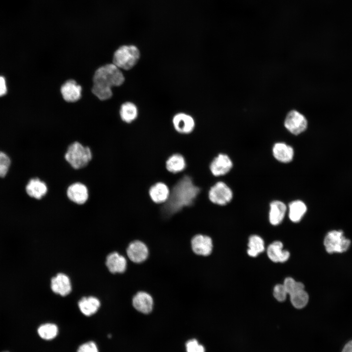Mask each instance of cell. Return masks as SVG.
<instances>
[{
	"mask_svg": "<svg viewBox=\"0 0 352 352\" xmlns=\"http://www.w3.org/2000/svg\"><path fill=\"white\" fill-rule=\"evenodd\" d=\"M200 191L192 177L184 175L173 186L169 198L162 208L163 215L171 216L184 207L191 206Z\"/></svg>",
	"mask_w": 352,
	"mask_h": 352,
	"instance_id": "cell-1",
	"label": "cell"
},
{
	"mask_svg": "<svg viewBox=\"0 0 352 352\" xmlns=\"http://www.w3.org/2000/svg\"><path fill=\"white\" fill-rule=\"evenodd\" d=\"M125 77L121 69L113 64H105L94 71L91 90L101 94H108L113 91V87L121 86Z\"/></svg>",
	"mask_w": 352,
	"mask_h": 352,
	"instance_id": "cell-2",
	"label": "cell"
},
{
	"mask_svg": "<svg viewBox=\"0 0 352 352\" xmlns=\"http://www.w3.org/2000/svg\"><path fill=\"white\" fill-rule=\"evenodd\" d=\"M140 57V51L137 46L133 44H124L114 52L112 63L120 69L129 70L137 64Z\"/></svg>",
	"mask_w": 352,
	"mask_h": 352,
	"instance_id": "cell-3",
	"label": "cell"
},
{
	"mask_svg": "<svg viewBox=\"0 0 352 352\" xmlns=\"http://www.w3.org/2000/svg\"><path fill=\"white\" fill-rule=\"evenodd\" d=\"M66 162L74 169H80L86 167L92 158L90 149L84 146L79 142L70 144L65 154Z\"/></svg>",
	"mask_w": 352,
	"mask_h": 352,
	"instance_id": "cell-4",
	"label": "cell"
},
{
	"mask_svg": "<svg viewBox=\"0 0 352 352\" xmlns=\"http://www.w3.org/2000/svg\"><path fill=\"white\" fill-rule=\"evenodd\" d=\"M324 244L326 251L329 253H342L348 249L351 241L343 236L342 231L333 230L327 234Z\"/></svg>",
	"mask_w": 352,
	"mask_h": 352,
	"instance_id": "cell-5",
	"label": "cell"
},
{
	"mask_svg": "<svg viewBox=\"0 0 352 352\" xmlns=\"http://www.w3.org/2000/svg\"><path fill=\"white\" fill-rule=\"evenodd\" d=\"M208 197L212 203L224 206L232 200L233 192L225 183L223 181H218L210 188Z\"/></svg>",
	"mask_w": 352,
	"mask_h": 352,
	"instance_id": "cell-6",
	"label": "cell"
},
{
	"mask_svg": "<svg viewBox=\"0 0 352 352\" xmlns=\"http://www.w3.org/2000/svg\"><path fill=\"white\" fill-rule=\"evenodd\" d=\"M60 90L63 99L67 103L77 102L82 97V87L74 79H70L65 82Z\"/></svg>",
	"mask_w": 352,
	"mask_h": 352,
	"instance_id": "cell-7",
	"label": "cell"
},
{
	"mask_svg": "<svg viewBox=\"0 0 352 352\" xmlns=\"http://www.w3.org/2000/svg\"><path fill=\"white\" fill-rule=\"evenodd\" d=\"M307 125L305 117L296 110L290 111L285 121V127L295 135H298L304 132L306 129Z\"/></svg>",
	"mask_w": 352,
	"mask_h": 352,
	"instance_id": "cell-8",
	"label": "cell"
},
{
	"mask_svg": "<svg viewBox=\"0 0 352 352\" xmlns=\"http://www.w3.org/2000/svg\"><path fill=\"white\" fill-rule=\"evenodd\" d=\"M233 163L226 154H220L215 157L209 165V170L215 176H224L232 169Z\"/></svg>",
	"mask_w": 352,
	"mask_h": 352,
	"instance_id": "cell-9",
	"label": "cell"
},
{
	"mask_svg": "<svg viewBox=\"0 0 352 352\" xmlns=\"http://www.w3.org/2000/svg\"><path fill=\"white\" fill-rule=\"evenodd\" d=\"M173 127L178 133L188 134L193 132L195 128V121L192 116L183 112L176 114L172 120Z\"/></svg>",
	"mask_w": 352,
	"mask_h": 352,
	"instance_id": "cell-10",
	"label": "cell"
},
{
	"mask_svg": "<svg viewBox=\"0 0 352 352\" xmlns=\"http://www.w3.org/2000/svg\"><path fill=\"white\" fill-rule=\"evenodd\" d=\"M66 196L72 202L82 205L85 204L88 198V190L86 185L83 183L75 182L67 187Z\"/></svg>",
	"mask_w": 352,
	"mask_h": 352,
	"instance_id": "cell-11",
	"label": "cell"
},
{
	"mask_svg": "<svg viewBox=\"0 0 352 352\" xmlns=\"http://www.w3.org/2000/svg\"><path fill=\"white\" fill-rule=\"evenodd\" d=\"M191 246L195 254L203 256L209 255L213 249L211 238L208 236L201 234L197 235L192 238Z\"/></svg>",
	"mask_w": 352,
	"mask_h": 352,
	"instance_id": "cell-12",
	"label": "cell"
},
{
	"mask_svg": "<svg viewBox=\"0 0 352 352\" xmlns=\"http://www.w3.org/2000/svg\"><path fill=\"white\" fill-rule=\"evenodd\" d=\"M129 258L133 262L140 263L148 258L149 250L146 245L139 241L132 242L127 249Z\"/></svg>",
	"mask_w": 352,
	"mask_h": 352,
	"instance_id": "cell-13",
	"label": "cell"
},
{
	"mask_svg": "<svg viewBox=\"0 0 352 352\" xmlns=\"http://www.w3.org/2000/svg\"><path fill=\"white\" fill-rule=\"evenodd\" d=\"M148 192L149 197L153 202L165 204L169 198L171 191L166 183L159 181L152 185Z\"/></svg>",
	"mask_w": 352,
	"mask_h": 352,
	"instance_id": "cell-14",
	"label": "cell"
},
{
	"mask_svg": "<svg viewBox=\"0 0 352 352\" xmlns=\"http://www.w3.org/2000/svg\"><path fill=\"white\" fill-rule=\"evenodd\" d=\"M153 299L151 295L144 291L137 292L132 299L133 307L138 311L148 314L153 307Z\"/></svg>",
	"mask_w": 352,
	"mask_h": 352,
	"instance_id": "cell-15",
	"label": "cell"
},
{
	"mask_svg": "<svg viewBox=\"0 0 352 352\" xmlns=\"http://www.w3.org/2000/svg\"><path fill=\"white\" fill-rule=\"evenodd\" d=\"M51 287L52 291L61 296H66L71 290L69 278L63 273H59L51 279Z\"/></svg>",
	"mask_w": 352,
	"mask_h": 352,
	"instance_id": "cell-16",
	"label": "cell"
},
{
	"mask_svg": "<svg viewBox=\"0 0 352 352\" xmlns=\"http://www.w3.org/2000/svg\"><path fill=\"white\" fill-rule=\"evenodd\" d=\"M283 248V243L279 241H275L270 244L267 249V254L269 259L275 263L286 262L288 259L290 254L288 251L284 250Z\"/></svg>",
	"mask_w": 352,
	"mask_h": 352,
	"instance_id": "cell-17",
	"label": "cell"
},
{
	"mask_svg": "<svg viewBox=\"0 0 352 352\" xmlns=\"http://www.w3.org/2000/svg\"><path fill=\"white\" fill-rule=\"evenodd\" d=\"M25 190L29 196L40 199L46 194L48 189L45 182L38 178H34L29 181Z\"/></svg>",
	"mask_w": 352,
	"mask_h": 352,
	"instance_id": "cell-18",
	"label": "cell"
},
{
	"mask_svg": "<svg viewBox=\"0 0 352 352\" xmlns=\"http://www.w3.org/2000/svg\"><path fill=\"white\" fill-rule=\"evenodd\" d=\"M106 264L111 273H123L126 269L127 261L117 252H112L107 256Z\"/></svg>",
	"mask_w": 352,
	"mask_h": 352,
	"instance_id": "cell-19",
	"label": "cell"
},
{
	"mask_svg": "<svg viewBox=\"0 0 352 352\" xmlns=\"http://www.w3.org/2000/svg\"><path fill=\"white\" fill-rule=\"evenodd\" d=\"M272 153L274 157L283 163L290 162L294 156V150L292 147L284 143L279 142L274 144Z\"/></svg>",
	"mask_w": 352,
	"mask_h": 352,
	"instance_id": "cell-20",
	"label": "cell"
},
{
	"mask_svg": "<svg viewBox=\"0 0 352 352\" xmlns=\"http://www.w3.org/2000/svg\"><path fill=\"white\" fill-rule=\"evenodd\" d=\"M286 211L285 203L280 200H274L270 203L269 220L273 225L280 224L283 220Z\"/></svg>",
	"mask_w": 352,
	"mask_h": 352,
	"instance_id": "cell-21",
	"label": "cell"
},
{
	"mask_svg": "<svg viewBox=\"0 0 352 352\" xmlns=\"http://www.w3.org/2000/svg\"><path fill=\"white\" fill-rule=\"evenodd\" d=\"M186 162L183 155L179 153L174 154L168 157L165 162L167 170L172 174H177L184 170Z\"/></svg>",
	"mask_w": 352,
	"mask_h": 352,
	"instance_id": "cell-22",
	"label": "cell"
},
{
	"mask_svg": "<svg viewBox=\"0 0 352 352\" xmlns=\"http://www.w3.org/2000/svg\"><path fill=\"white\" fill-rule=\"evenodd\" d=\"M119 114L122 121L127 124H130L137 118L138 110L135 104L128 101L121 104Z\"/></svg>",
	"mask_w": 352,
	"mask_h": 352,
	"instance_id": "cell-23",
	"label": "cell"
},
{
	"mask_svg": "<svg viewBox=\"0 0 352 352\" xmlns=\"http://www.w3.org/2000/svg\"><path fill=\"white\" fill-rule=\"evenodd\" d=\"M100 306L99 300L94 297H84L78 303L81 311L86 316L95 313Z\"/></svg>",
	"mask_w": 352,
	"mask_h": 352,
	"instance_id": "cell-24",
	"label": "cell"
},
{
	"mask_svg": "<svg viewBox=\"0 0 352 352\" xmlns=\"http://www.w3.org/2000/svg\"><path fill=\"white\" fill-rule=\"evenodd\" d=\"M288 208L289 219L294 222L300 221L307 210L305 203L300 200H296L291 202L289 204Z\"/></svg>",
	"mask_w": 352,
	"mask_h": 352,
	"instance_id": "cell-25",
	"label": "cell"
},
{
	"mask_svg": "<svg viewBox=\"0 0 352 352\" xmlns=\"http://www.w3.org/2000/svg\"><path fill=\"white\" fill-rule=\"evenodd\" d=\"M248 247V254L251 257H255L264 251V242L259 236L252 235L249 239Z\"/></svg>",
	"mask_w": 352,
	"mask_h": 352,
	"instance_id": "cell-26",
	"label": "cell"
},
{
	"mask_svg": "<svg viewBox=\"0 0 352 352\" xmlns=\"http://www.w3.org/2000/svg\"><path fill=\"white\" fill-rule=\"evenodd\" d=\"M289 295L292 305L296 308H304L308 302V295L304 289L296 291Z\"/></svg>",
	"mask_w": 352,
	"mask_h": 352,
	"instance_id": "cell-27",
	"label": "cell"
},
{
	"mask_svg": "<svg viewBox=\"0 0 352 352\" xmlns=\"http://www.w3.org/2000/svg\"><path fill=\"white\" fill-rule=\"evenodd\" d=\"M58 328L55 324L46 323L39 327L38 333L39 336L45 340H51L57 335Z\"/></svg>",
	"mask_w": 352,
	"mask_h": 352,
	"instance_id": "cell-28",
	"label": "cell"
},
{
	"mask_svg": "<svg viewBox=\"0 0 352 352\" xmlns=\"http://www.w3.org/2000/svg\"><path fill=\"white\" fill-rule=\"evenodd\" d=\"M283 285L286 289L287 294L290 295L296 291L304 289V285L301 282H297L291 277L285 279Z\"/></svg>",
	"mask_w": 352,
	"mask_h": 352,
	"instance_id": "cell-29",
	"label": "cell"
},
{
	"mask_svg": "<svg viewBox=\"0 0 352 352\" xmlns=\"http://www.w3.org/2000/svg\"><path fill=\"white\" fill-rule=\"evenodd\" d=\"M11 161L8 155L0 152V177H4L7 174Z\"/></svg>",
	"mask_w": 352,
	"mask_h": 352,
	"instance_id": "cell-30",
	"label": "cell"
},
{
	"mask_svg": "<svg viewBox=\"0 0 352 352\" xmlns=\"http://www.w3.org/2000/svg\"><path fill=\"white\" fill-rule=\"evenodd\" d=\"M287 292L283 284H278L275 286L273 289V295L275 299L279 302L284 301L287 296Z\"/></svg>",
	"mask_w": 352,
	"mask_h": 352,
	"instance_id": "cell-31",
	"label": "cell"
},
{
	"mask_svg": "<svg viewBox=\"0 0 352 352\" xmlns=\"http://www.w3.org/2000/svg\"><path fill=\"white\" fill-rule=\"evenodd\" d=\"M187 352H204V347L199 344L196 339L189 340L186 344Z\"/></svg>",
	"mask_w": 352,
	"mask_h": 352,
	"instance_id": "cell-32",
	"label": "cell"
},
{
	"mask_svg": "<svg viewBox=\"0 0 352 352\" xmlns=\"http://www.w3.org/2000/svg\"><path fill=\"white\" fill-rule=\"evenodd\" d=\"M77 352H98L96 344L92 341L88 342L81 345Z\"/></svg>",
	"mask_w": 352,
	"mask_h": 352,
	"instance_id": "cell-33",
	"label": "cell"
},
{
	"mask_svg": "<svg viewBox=\"0 0 352 352\" xmlns=\"http://www.w3.org/2000/svg\"><path fill=\"white\" fill-rule=\"evenodd\" d=\"M7 92V87L5 78L0 76V96H3Z\"/></svg>",
	"mask_w": 352,
	"mask_h": 352,
	"instance_id": "cell-34",
	"label": "cell"
},
{
	"mask_svg": "<svg viewBox=\"0 0 352 352\" xmlns=\"http://www.w3.org/2000/svg\"><path fill=\"white\" fill-rule=\"evenodd\" d=\"M342 352H352V340L345 345Z\"/></svg>",
	"mask_w": 352,
	"mask_h": 352,
	"instance_id": "cell-35",
	"label": "cell"
},
{
	"mask_svg": "<svg viewBox=\"0 0 352 352\" xmlns=\"http://www.w3.org/2000/svg\"><path fill=\"white\" fill-rule=\"evenodd\" d=\"M7 352V351H5V352Z\"/></svg>",
	"mask_w": 352,
	"mask_h": 352,
	"instance_id": "cell-36",
	"label": "cell"
}]
</instances>
